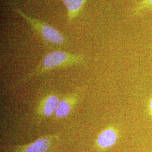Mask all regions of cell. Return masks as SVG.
I'll return each mask as SVG.
<instances>
[{
    "instance_id": "obj_1",
    "label": "cell",
    "mask_w": 152,
    "mask_h": 152,
    "mask_svg": "<svg viewBox=\"0 0 152 152\" xmlns=\"http://www.w3.org/2000/svg\"><path fill=\"white\" fill-rule=\"evenodd\" d=\"M85 63V57L83 55L60 50L53 51L46 55L34 69L16 81L14 86L16 87L25 83L34 77L42 75L54 69L81 65Z\"/></svg>"
},
{
    "instance_id": "obj_2",
    "label": "cell",
    "mask_w": 152,
    "mask_h": 152,
    "mask_svg": "<svg viewBox=\"0 0 152 152\" xmlns=\"http://www.w3.org/2000/svg\"><path fill=\"white\" fill-rule=\"evenodd\" d=\"M13 11L27 23L44 44L60 48L64 47L68 44L66 37L54 27L46 22L28 16L18 7H14Z\"/></svg>"
},
{
    "instance_id": "obj_3",
    "label": "cell",
    "mask_w": 152,
    "mask_h": 152,
    "mask_svg": "<svg viewBox=\"0 0 152 152\" xmlns=\"http://www.w3.org/2000/svg\"><path fill=\"white\" fill-rule=\"evenodd\" d=\"M59 139V134H51L27 144L11 146L10 149L12 152H49Z\"/></svg>"
},
{
    "instance_id": "obj_4",
    "label": "cell",
    "mask_w": 152,
    "mask_h": 152,
    "mask_svg": "<svg viewBox=\"0 0 152 152\" xmlns=\"http://www.w3.org/2000/svg\"><path fill=\"white\" fill-rule=\"evenodd\" d=\"M120 135V131L115 126H107L98 134L95 141V147L99 152L106 151L114 147Z\"/></svg>"
},
{
    "instance_id": "obj_5",
    "label": "cell",
    "mask_w": 152,
    "mask_h": 152,
    "mask_svg": "<svg viewBox=\"0 0 152 152\" xmlns=\"http://www.w3.org/2000/svg\"><path fill=\"white\" fill-rule=\"evenodd\" d=\"M60 99L56 93H49L41 98L37 105L36 114L38 119L44 120L54 115Z\"/></svg>"
},
{
    "instance_id": "obj_6",
    "label": "cell",
    "mask_w": 152,
    "mask_h": 152,
    "mask_svg": "<svg viewBox=\"0 0 152 152\" xmlns=\"http://www.w3.org/2000/svg\"><path fill=\"white\" fill-rule=\"evenodd\" d=\"M82 90L79 88L73 92L63 96L60 99L54 114L56 119H63L71 114L73 109L79 102Z\"/></svg>"
},
{
    "instance_id": "obj_7",
    "label": "cell",
    "mask_w": 152,
    "mask_h": 152,
    "mask_svg": "<svg viewBox=\"0 0 152 152\" xmlns=\"http://www.w3.org/2000/svg\"><path fill=\"white\" fill-rule=\"evenodd\" d=\"M88 0H61L67 10V22L71 24L78 17Z\"/></svg>"
},
{
    "instance_id": "obj_8",
    "label": "cell",
    "mask_w": 152,
    "mask_h": 152,
    "mask_svg": "<svg viewBox=\"0 0 152 152\" xmlns=\"http://www.w3.org/2000/svg\"><path fill=\"white\" fill-rule=\"evenodd\" d=\"M152 10V0H141L134 10L135 14H139L142 11Z\"/></svg>"
},
{
    "instance_id": "obj_9",
    "label": "cell",
    "mask_w": 152,
    "mask_h": 152,
    "mask_svg": "<svg viewBox=\"0 0 152 152\" xmlns=\"http://www.w3.org/2000/svg\"><path fill=\"white\" fill-rule=\"evenodd\" d=\"M147 111L148 115L152 120V95L148 99L147 102Z\"/></svg>"
}]
</instances>
